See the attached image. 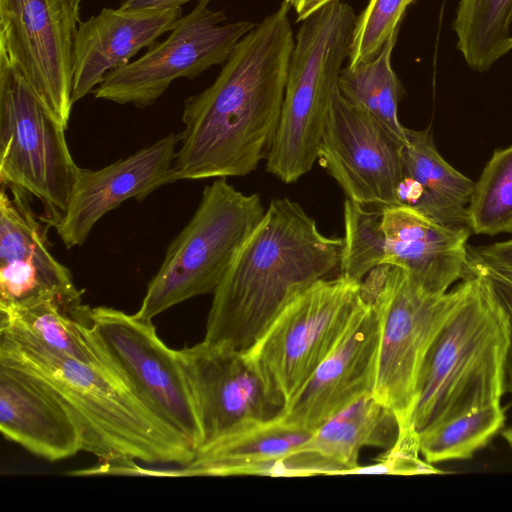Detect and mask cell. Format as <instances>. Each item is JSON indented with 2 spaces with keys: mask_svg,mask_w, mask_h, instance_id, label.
<instances>
[{
  "mask_svg": "<svg viewBox=\"0 0 512 512\" xmlns=\"http://www.w3.org/2000/svg\"><path fill=\"white\" fill-rule=\"evenodd\" d=\"M284 1L235 46L214 80L184 101L175 180L245 176L275 137L295 39Z\"/></svg>",
  "mask_w": 512,
  "mask_h": 512,
  "instance_id": "1",
  "label": "cell"
},
{
  "mask_svg": "<svg viewBox=\"0 0 512 512\" xmlns=\"http://www.w3.org/2000/svg\"><path fill=\"white\" fill-rule=\"evenodd\" d=\"M342 247L299 203L272 200L213 293L203 340L247 350L291 299L340 267Z\"/></svg>",
  "mask_w": 512,
  "mask_h": 512,
  "instance_id": "2",
  "label": "cell"
},
{
  "mask_svg": "<svg viewBox=\"0 0 512 512\" xmlns=\"http://www.w3.org/2000/svg\"><path fill=\"white\" fill-rule=\"evenodd\" d=\"M0 363L27 372L57 396L81 429L83 450L103 464L186 466L196 455L112 368L81 362L4 327Z\"/></svg>",
  "mask_w": 512,
  "mask_h": 512,
  "instance_id": "3",
  "label": "cell"
},
{
  "mask_svg": "<svg viewBox=\"0 0 512 512\" xmlns=\"http://www.w3.org/2000/svg\"><path fill=\"white\" fill-rule=\"evenodd\" d=\"M423 361L414 425L420 434L505 394L509 318L490 284L470 272Z\"/></svg>",
  "mask_w": 512,
  "mask_h": 512,
  "instance_id": "4",
  "label": "cell"
},
{
  "mask_svg": "<svg viewBox=\"0 0 512 512\" xmlns=\"http://www.w3.org/2000/svg\"><path fill=\"white\" fill-rule=\"evenodd\" d=\"M356 19L351 5L336 0L301 21L278 128L266 157L267 172L286 184L307 174L318 159Z\"/></svg>",
  "mask_w": 512,
  "mask_h": 512,
  "instance_id": "5",
  "label": "cell"
},
{
  "mask_svg": "<svg viewBox=\"0 0 512 512\" xmlns=\"http://www.w3.org/2000/svg\"><path fill=\"white\" fill-rule=\"evenodd\" d=\"M343 215L341 274L362 281L377 266H397L432 295L469 275V228L442 225L406 205L377 210L347 198Z\"/></svg>",
  "mask_w": 512,
  "mask_h": 512,
  "instance_id": "6",
  "label": "cell"
},
{
  "mask_svg": "<svg viewBox=\"0 0 512 512\" xmlns=\"http://www.w3.org/2000/svg\"><path fill=\"white\" fill-rule=\"evenodd\" d=\"M265 211L258 194H244L225 177L215 178L167 248L134 314L152 320L190 298L213 294Z\"/></svg>",
  "mask_w": 512,
  "mask_h": 512,
  "instance_id": "7",
  "label": "cell"
},
{
  "mask_svg": "<svg viewBox=\"0 0 512 512\" xmlns=\"http://www.w3.org/2000/svg\"><path fill=\"white\" fill-rule=\"evenodd\" d=\"M361 287L379 320L372 395L394 414L398 427L414 424L423 361L452 313L461 285L442 295H432L402 268L384 264L372 269Z\"/></svg>",
  "mask_w": 512,
  "mask_h": 512,
  "instance_id": "8",
  "label": "cell"
},
{
  "mask_svg": "<svg viewBox=\"0 0 512 512\" xmlns=\"http://www.w3.org/2000/svg\"><path fill=\"white\" fill-rule=\"evenodd\" d=\"M361 282L322 278L291 299L244 352L286 406L332 352L363 302Z\"/></svg>",
  "mask_w": 512,
  "mask_h": 512,
  "instance_id": "9",
  "label": "cell"
},
{
  "mask_svg": "<svg viewBox=\"0 0 512 512\" xmlns=\"http://www.w3.org/2000/svg\"><path fill=\"white\" fill-rule=\"evenodd\" d=\"M66 128L0 55V181L41 201L44 220L54 226L66 209L79 168Z\"/></svg>",
  "mask_w": 512,
  "mask_h": 512,
  "instance_id": "10",
  "label": "cell"
},
{
  "mask_svg": "<svg viewBox=\"0 0 512 512\" xmlns=\"http://www.w3.org/2000/svg\"><path fill=\"white\" fill-rule=\"evenodd\" d=\"M85 327L123 381L197 451L201 432L188 380L177 350L159 338L152 320L98 306L90 309Z\"/></svg>",
  "mask_w": 512,
  "mask_h": 512,
  "instance_id": "11",
  "label": "cell"
},
{
  "mask_svg": "<svg viewBox=\"0 0 512 512\" xmlns=\"http://www.w3.org/2000/svg\"><path fill=\"white\" fill-rule=\"evenodd\" d=\"M201 1L182 15L168 37L146 53L108 73L93 91L97 99L139 108L153 105L178 78L194 80L213 66L223 65L237 43L254 27L250 21L225 23L223 10Z\"/></svg>",
  "mask_w": 512,
  "mask_h": 512,
  "instance_id": "12",
  "label": "cell"
},
{
  "mask_svg": "<svg viewBox=\"0 0 512 512\" xmlns=\"http://www.w3.org/2000/svg\"><path fill=\"white\" fill-rule=\"evenodd\" d=\"M77 0H0V55L65 126L74 105Z\"/></svg>",
  "mask_w": 512,
  "mask_h": 512,
  "instance_id": "13",
  "label": "cell"
},
{
  "mask_svg": "<svg viewBox=\"0 0 512 512\" xmlns=\"http://www.w3.org/2000/svg\"><path fill=\"white\" fill-rule=\"evenodd\" d=\"M404 143L372 114L346 100L338 88L318 159L347 199L381 210L400 205Z\"/></svg>",
  "mask_w": 512,
  "mask_h": 512,
  "instance_id": "14",
  "label": "cell"
},
{
  "mask_svg": "<svg viewBox=\"0 0 512 512\" xmlns=\"http://www.w3.org/2000/svg\"><path fill=\"white\" fill-rule=\"evenodd\" d=\"M177 352L196 407L198 450L283 408L243 351L203 340Z\"/></svg>",
  "mask_w": 512,
  "mask_h": 512,
  "instance_id": "15",
  "label": "cell"
},
{
  "mask_svg": "<svg viewBox=\"0 0 512 512\" xmlns=\"http://www.w3.org/2000/svg\"><path fill=\"white\" fill-rule=\"evenodd\" d=\"M379 332L376 310L363 295V302L332 352L275 416L292 427L312 433L337 413L372 393Z\"/></svg>",
  "mask_w": 512,
  "mask_h": 512,
  "instance_id": "16",
  "label": "cell"
},
{
  "mask_svg": "<svg viewBox=\"0 0 512 512\" xmlns=\"http://www.w3.org/2000/svg\"><path fill=\"white\" fill-rule=\"evenodd\" d=\"M28 195L1 183L0 309L50 297L82 299L71 271L52 255L47 228L31 208Z\"/></svg>",
  "mask_w": 512,
  "mask_h": 512,
  "instance_id": "17",
  "label": "cell"
},
{
  "mask_svg": "<svg viewBox=\"0 0 512 512\" xmlns=\"http://www.w3.org/2000/svg\"><path fill=\"white\" fill-rule=\"evenodd\" d=\"M179 142L180 135L172 132L101 169L79 167L66 209L55 224L63 245L67 249L82 246L108 212L175 182L173 162Z\"/></svg>",
  "mask_w": 512,
  "mask_h": 512,
  "instance_id": "18",
  "label": "cell"
},
{
  "mask_svg": "<svg viewBox=\"0 0 512 512\" xmlns=\"http://www.w3.org/2000/svg\"><path fill=\"white\" fill-rule=\"evenodd\" d=\"M182 16L181 7L103 8L80 21L74 40V104L93 92L111 71L168 33Z\"/></svg>",
  "mask_w": 512,
  "mask_h": 512,
  "instance_id": "19",
  "label": "cell"
},
{
  "mask_svg": "<svg viewBox=\"0 0 512 512\" xmlns=\"http://www.w3.org/2000/svg\"><path fill=\"white\" fill-rule=\"evenodd\" d=\"M0 430L50 462L83 450V436L66 406L27 372L0 363Z\"/></svg>",
  "mask_w": 512,
  "mask_h": 512,
  "instance_id": "20",
  "label": "cell"
},
{
  "mask_svg": "<svg viewBox=\"0 0 512 512\" xmlns=\"http://www.w3.org/2000/svg\"><path fill=\"white\" fill-rule=\"evenodd\" d=\"M397 433L394 414L367 394L314 430L285 460L284 477L346 475L364 447L388 449Z\"/></svg>",
  "mask_w": 512,
  "mask_h": 512,
  "instance_id": "21",
  "label": "cell"
},
{
  "mask_svg": "<svg viewBox=\"0 0 512 512\" xmlns=\"http://www.w3.org/2000/svg\"><path fill=\"white\" fill-rule=\"evenodd\" d=\"M310 434L276 416L252 422L198 450L174 476L284 477L285 460Z\"/></svg>",
  "mask_w": 512,
  "mask_h": 512,
  "instance_id": "22",
  "label": "cell"
},
{
  "mask_svg": "<svg viewBox=\"0 0 512 512\" xmlns=\"http://www.w3.org/2000/svg\"><path fill=\"white\" fill-rule=\"evenodd\" d=\"M405 133L400 205L442 225L469 228L467 206L474 182L443 159L429 130L406 128Z\"/></svg>",
  "mask_w": 512,
  "mask_h": 512,
  "instance_id": "23",
  "label": "cell"
},
{
  "mask_svg": "<svg viewBox=\"0 0 512 512\" xmlns=\"http://www.w3.org/2000/svg\"><path fill=\"white\" fill-rule=\"evenodd\" d=\"M90 309L82 299L50 297L22 307L0 309V327L26 334L81 362L112 368L86 331Z\"/></svg>",
  "mask_w": 512,
  "mask_h": 512,
  "instance_id": "24",
  "label": "cell"
},
{
  "mask_svg": "<svg viewBox=\"0 0 512 512\" xmlns=\"http://www.w3.org/2000/svg\"><path fill=\"white\" fill-rule=\"evenodd\" d=\"M452 28L468 66L486 71L512 49V0H460Z\"/></svg>",
  "mask_w": 512,
  "mask_h": 512,
  "instance_id": "25",
  "label": "cell"
},
{
  "mask_svg": "<svg viewBox=\"0 0 512 512\" xmlns=\"http://www.w3.org/2000/svg\"><path fill=\"white\" fill-rule=\"evenodd\" d=\"M398 31L389 37L375 58L352 68H342L338 88L351 104L372 114L396 136L406 141V127L398 118V103L404 90L391 65Z\"/></svg>",
  "mask_w": 512,
  "mask_h": 512,
  "instance_id": "26",
  "label": "cell"
},
{
  "mask_svg": "<svg viewBox=\"0 0 512 512\" xmlns=\"http://www.w3.org/2000/svg\"><path fill=\"white\" fill-rule=\"evenodd\" d=\"M505 420L500 403L471 410L420 433V453L431 464L469 459L504 427Z\"/></svg>",
  "mask_w": 512,
  "mask_h": 512,
  "instance_id": "27",
  "label": "cell"
},
{
  "mask_svg": "<svg viewBox=\"0 0 512 512\" xmlns=\"http://www.w3.org/2000/svg\"><path fill=\"white\" fill-rule=\"evenodd\" d=\"M471 233L512 234V145L494 151L467 206Z\"/></svg>",
  "mask_w": 512,
  "mask_h": 512,
  "instance_id": "28",
  "label": "cell"
},
{
  "mask_svg": "<svg viewBox=\"0 0 512 512\" xmlns=\"http://www.w3.org/2000/svg\"><path fill=\"white\" fill-rule=\"evenodd\" d=\"M415 1L369 0L357 16L347 66L352 68L375 58L389 37L399 30L406 9Z\"/></svg>",
  "mask_w": 512,
  "mask_h": 512,
  "instance_id": "29",
  "label": "cell"
},
{
  "mask_svg": "<svg viewBox=\"0 0 512 512\" xmlns=\"http://www.w3.org/2000/svg\"><path fill=\"white\" fill-rule=\"evenodd\" d=\"M420 438L415 425L398 427L394 443L375 459L374 464L358 466L348 474L422 475L441 473L420 458Z\"/></svg>",
  "mask_w": 512,
  "mask_h": 512,
  "instance_id": "30",
  "label": "cell"
},
{
  "mask_svg": "<svg viewBox=\"0 0 512 512\" xmlns=\"http://www.w3.org/2000/svg\"><path fill=\"white\" fill-rule=\"evenodd\" d=\"M469 263L487 269L512 284V238L469 248Z\"/></svg>",
  "mask_w": 512,
  "mask_h": 512,
  "instance_id": "31",
  "label": "cell"
},
{
  "mask_svg": "<svg viewBox=\"0 0 512 512\" xmlns=\"http://www.w3.org/2000/svg\"><path fill=\"white\" fill-rule=\"evenodd\" d=\"M469 268L470 272L478 274L487 280L508 315L510 344L506 360L505 393L512 394V284L487 269L470 264Z\"/></svg>",
  "mask_w": 512,
  "mask_h": 512,
  "instance_id": "32",
  "label": "cell"
},
{
  "mask_svg": "<svg viewBox=\"0 0 512 512\" xmlns=\"http://www.w3.org/2000/svg\"><path fill=\"white\" fill-rule=\"evenodd\" d=\"M191 1H207L211 0H122L120 7L123 8H167L182 7Z\"/></svg>",
  "mask_w": 512,
  "mask_h": 512,
  "instance_id": "33",
  "label": "cell"
},
{
  "mask_svg": "<svg viewBox=\"0 0 512 512\" xmlns=\"http://www.w3.org/2000/svg\"><path fill=\"white\" fill-rule=\"evenodd\" d=\"M287 3L296 13V22L306 18V12L311 0H282Z\"/></svg>",
  "mask_w": 512,
  "mask_h": 512,
  "instance_id": "34",
  "label": "cell"
},
{
  "mask_svg": "<svg viewBox=\"0 0 512 512\" xmlns=\"http://www.w3.org/2000/svg\"><path fill=\"white\" fill-rule=\"evenodd\" d=\"M336 0H311L307 12H306V18L310 16L312 13L323 7L324 5Z\"/></svg>",
  "mask_w": 512,
  "mask_h": 512,
  "instance_id": "35",
  "label": "cell"
},
{
  "mask_svg": "<svg viewBox=\"0 0 512 512\" xmlns=\"http://www.w3.org/2000/svg\"><path fill=\"white\" fill-rule=\"evenodd\" d=\"M503 437L512 448V426L503 431Z\"/></svg>",
  "mask_w": 512,
  "mask_h": 512,
  "instance_id": "36",
  "label": "cell"
},
{
  "mask_svg": "<svg viewBox=\"0 0 512 512\" xmlns=\"http://www.w3.org/2000/svg\"><path fill=\"white\" fill-rule=\"evenodd\" d=\"M77 1L81 2L82 0H77Z\"/></svg>",
  "mask_w": 512,
  "mask_h": 512,
  "instance_id": "37",
  "label": "cell"
}]
</instances>
